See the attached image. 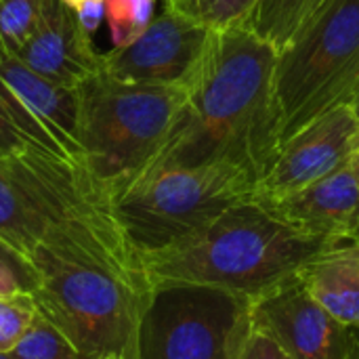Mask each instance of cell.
<instances>
[{"mask_svg": "<svg viewBox=\"0 0 359 359\" xmlns=\"http://www.w3.org/2000/svg\"><path fill=\"white\" fill-rule=\"evenodd\" d=\"M276 55L246 27L210 32L202 59L183 84L181 114L149 170L231 162L259 183L282 147Z\"/></svg>", "mask_w": 359, "mask_h": 359, "instance_id": "1", "label": "cell"}, {"mask_svg": "<svg viewBox=\"0 0 359 359\" xmlns=\"http://www.w3.org/2000/svg\"><path fill=\"white\" fill-rule=\"evenodd\" d=\"M332 240L305 236L257 200L227 208L196 236L143 259L151 286L202 284L250 301L292 280Z\"/></svg>", "mask_w": 359, "mask_h": 359, "instance_id": "2", "label": "cell"}, {"mask_svg": "<svg viewBox=\"0 0 359 359\" xmlns=\"http://www.w3.org/2000/svg\"><path fill=\"white\" fill-rule=\"evenodd\" d=\"M76 88V139L82 160L116 200L162 154L185 103V90L120 82L103 69Z\"/></svg>", "mask_w": 359, "mask_h": 359, "instance_id": "3", "label": "cell"}, {"mask_svg": "<svg viewBox=\"0 0 359 359\" xmlns=\"http://www.w3.org/2000/svg\"><path fill=\"white\" fill-rule=\"evenodd\" d=\"M257 181L231 162L162 166L122 189L114 204L118 221L141 261L162 252L252 200Z\"/></svg>", "mask_w": 359, "mask_h": 359, "instance_id": "4", "label": "cell"}, {"mask_svg": "<svg viewBox=\"0 0 359 359\" xmlns=\"http://www.w3.org/2000/svg\"><path fill=\"white\" fill-rule=\"evenodd\" d=\"M282 143L359 95V0H326L276 55Z\"/></svg>", "mask_w": 359, "mask_h": 359, "instance_id": "5", "label": "cell"}, {"mask_svg": "<svg viewBox=\"0 0 359 359\" xmlns=\"http://www.w3.org/2000/svg\"><path fill=\"white\" fill-rule=\"evenodd\" d=\"M32 297L76 347L80 359H137L139 324L151 290L86 265L34 261Z\"/></svg>", "mask_w": 359, "mask_h": 359, "instance_id": "6", "label": "cell"}, {"mask_svg": "<svg viewBox=\"0 0 359 359\" xmlns=\"http://www.w3.org/2000/svg\"><path fill=\"white\" fill-rule=\"evenodd\" d=\"M252 301L202 284H158L145 305L137 359H240Z\"/></svg>", "mask_w": 359, "mask_h": 359, "instance_id": "7", "label": "cell"}, {"mask_svg": "<svg viewBox=\"0 0 359 359\" xmlns=\"http://www.w3.org/2000/svg\"><path fill=\"white\" fill-rule=\"evenodd\" d=\"M0 101L21 135L53 154L82 160L76 139L78 88L57 84L0 42Z\"/></svg>", "mask_w": 359, "mask_h": 359, "instance_id": "8", "label": "cell"}, {"mask_svg": "<svg viewBox=\"0 0 359 359\" xmlns=\"http://www.w3.org/2000/svg\"><path fill=\"white\" fill-rule=\"evenodd\" d=\"M210 32L164 4L130 44L101 55V69L120 82L183 86L202 59Z\"/></svg>", "mask_w": 359, "mask_h": 359, "instance_id": "9", "label": "cell"}, {"mask_svg": "<svg viewBox=\"0 0 359 359\" xmlns=\"http://www.w3.org/2000/svg\"><path fill=\"white\" fill-rule=\"evenodd\" d=\"M359 151V116L339 105L282 143L271 168L255 187L257 202H276L301 191L347 164Z\"/></svg>", "mask_w": 359, "mask_h": 359, "instance_id": "10", "label": "cell"}, {"mask_svg": "<svg viewBox=\"0 0 359 359\" xmlns=\"http://www.w3.org/2000/svg\"><path fill=\"white\" fill-rule=\"evenodd\" d=\"M250 318L292 359H359V332L320 307L297 276L255 299Z\"/></svg>", "mask_w": 359, "mask_h": 359, "instance_id": "11", "label": "cell"}, {"mask_svg": "<svg viewBox=\"0 0 359 359\" xmlns=\"http://www.w3.org/2000/svg\"><path fill=\"white\" fill-rule=\"evenodd\" d=\"M263 206L305 236L320 240L355 238L359 236V151L313 185Z\"/></svg>", "mask_w": 359, "mask_h": 359, "instance_id": "12", "label": "cell"}, {"mask_svg": "<svg viewBox=\"0 0 359 359\" xmlns=\"http://www.w3.org/2000/svg\"><path fill=\"white\" fill-rule=\"evenodd\" d=\"M15 55L40 76L76 88L101 72L103 53H97L93 38L63 0H42L38 25Z\"/></svg>", "mask_w": 359, "mask_h": 359, "instance_id": "13", "label": "cell"}, {"mask_svg": "<svg viewBox=\"0 0 359 359\" xmlns=\"http://www.w3.org/2000/svg\"><path fill=\"white\" fill-rule=\"evenodd\" d=\"M297 280L320 307L359 332V236L326 244L299 267Z\"/></svg>", "mask_w": 359, "mask_h": 359, "instance_id": "14", "label": "cell"}, {"mask_svg": "<svg viewBox=\"0 0 359 359\" xmlns=\"http://www.w3.org/2000/svg\"><path fill=\"white\" fill-rule=\"evenodd\" d=\"M326 0H259L246 29L280 50Z\"/></svg>", "mask_w": 359, "mask_h": 359, "instance_id": "15", "label": "cell"}, {"mask_svg": "<svg viewBox=\"0 0 359 359\" xmlns=\"http://www.w3.org/2000/svg\"><path fill=\"white\" fill-rule=\"evenodd\" d=\"M259 0H166L164 4L187 15L196 23L219 32L244 27Z\"/></svg>", "mask_w": 359, "mask_h": 359, "instance_id": "16", "label": "cell"}, {"mask_svg": "<svg viewBox=\"0 0 359 359\" xmlns=\"http://www.w3.org/2000/svg\"><path fill=\"white\" fill-rule=\"evenodd\" d=\"M11 353L15 359H80L69 339L40 311Z\"/></svg>", "mask_w": 359, "mask_h": 359, "instance_id": "17", "label": "cell"}, {"mask_svg": "<svg viewBox=\"0 0 359 359\" xmlns=\"http://www.w3.org/2000/svg\"><path fill=\"white\" fill-rule=\"evenodd\" d=\"M156 0H105V21L114 48L130 44L156 17Z\"/></svg>", "mask_w": 359, "mask_h": 359, "instance_id": "18", "label": "cell"}, {"mask_svg": "<svg viewBox=\"0 0 359 359\" xmlns=\"http://www.w3.org/2000/svg\"><path fill=\"white\" fill-rule=\"evenodd\" d=\"M42 0H0V42L19 53L34 34Z\"/></svg>", "mask_w": 359, "mask_h": 359, "instance_id": "19", "label": "cell"}, {"mask_svg": "<svg viewBox=\"0 0 359 359\" xmlns=\"http://www.w3.org/2000/svg\"><path fill=\"white\" fill-rule=\"evenodd\" d=\"M36 313L38 307L32 292L0 297V353H11L17 347Z\"/></svg>", "mask_w": 359, "mask_h": 359, "instance_id": "20", "label": "cell"}, {"mask_svg": "<svg viewBox=\"0 0 359 359\" xmlns=\"http://www.w3.org/2000/svg\"><path fill=\"white\" fill-rule=\"evenodd\" d=\"M34 278L27 263L6 244H0V297L32 292Z\"/></svg>", "mask_w": 359, "mask_h": 359, "instance_id": "21", "label": "cell"}, {"mask_svg": "<svg viewBox=\"0 0 359 359\" xmlns=\"http://www.w3.org/2000/svg\"><path fill=\"white\" fill-rule=\"evenodd\" d=\"M240 359H292L284 349L282 345L271 337L267 334L263 328L255 326L250 328V334L244 343V349H242V355Z\"/></svg>", "mask_w": 359, "mask_h": 359, "instance_id": "22", "label": "cell"}, {"mask_svg": "<svg viewBox=\"0 0 359 359\" xmlns=\"http://www.w3.org/2000/svg\"><path fill=\"white\" fill-rule=\"evenodd\" d=\"M29 145H34V143H29L21 135V130L15 126V122L11 120L8 111L4 109V105L0 101V158L15 156V154L23 151Z\"/></svg>", "mask_w": 359, "mask_h": 359, "instance_id": "23", "label": "cell"}, {"mask_svg": "<svg viewBox=\"0 0 359 359\" xmlns=\"http://www.w3.org/2000/svg\"><path fill=\"white\" fill-rule=\"evenodd\" d=\"M0 359H15V358H13V353H0Z\"/></svg>", "mask_w": 359, "mask_h": 359, "instance_id": "24", "label": "cell"}, {"mask_svg": "<svg viewBox=\"0 0 359 359\" xmlns=\"http://www.w3.org/2000/svg\"><path fill=\"white\" fill-rule=\"evenodd\" d=\"M353 107H355V111H358V116H359V95H358V99L353 101Z\"/></svg>", "mask_w": 359, "mask_h": 359, "instance_id": "25", "label": "cell"}, {"mask_svg": "<svg viewBox=\"0 0 359 359\" xmlns=\"http://www.w3.org/2000/svg\"><path fill=\"white\" fill-rule=\"evenodd\" d=\"M105 359H118V358H105Z\"/></svg>", "mask_w": 359, "mask_h": 359, "instance_id": "26", "label": "cell"}, {"mask_svg": "<svg viewBox=\"0 0 359 359\" xmlns=\"http://www.w3.org/2000/svg\"><path fill=\"white\" fill-rule=\"evenodd\" d=\"M0 244H4V242H0Z\"/></svg>", "mask_w": 359, "mask_h": 359, "instance_id": "27", "label": "cell"}, {"mask_svg": "<svg viewBox=\"0 0 359 359\" xmlns=\"http://www.w3.org/2000/svg\"><path fill=\"white\" fill-rule=\"evenodd\" d=\"M164 2H166V0H164Z\"/></svg>", "mask_w": 359, "mask_h": 359, "instance_id": "28", "label": "cell"}]
</instances>
